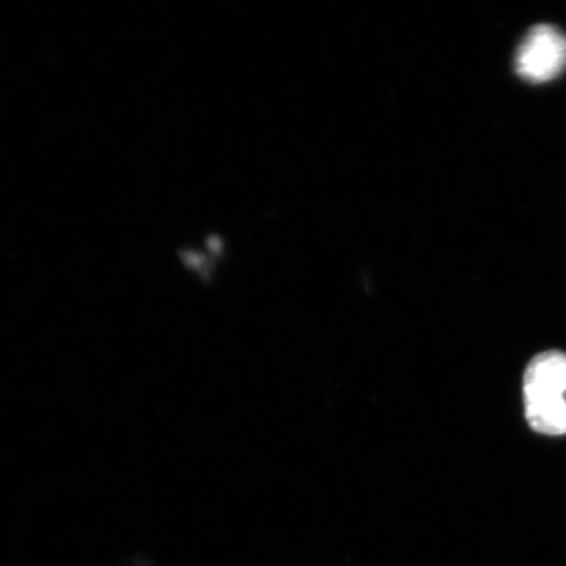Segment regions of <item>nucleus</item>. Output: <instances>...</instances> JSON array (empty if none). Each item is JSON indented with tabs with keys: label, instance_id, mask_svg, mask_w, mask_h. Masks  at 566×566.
I'll list each match as a JSON object with an SVG mask.
<instances>
[{
	"label": "nucleus",
	"instance_id": "1",
	"mask_svg": "<svg viewBox=\"0 0 566 566\" xmlns=\"http://www.w3.org/2000/svg\"><path fill=\"white\" fill-rule=\"evenodd\" d=\"M516 73L531 84L556 80L566 70V35L549 24L532 28L520 44Z\"/></svg>",
	"mask_w": 566,
	"mask_h": 566
},
{
	"label": "nucleus",
	"instance_id": "2",
	"mask_svg": "<svg viewBox=\"0 0 566 566\" xmlns=\"http://www.w3.org/2000/svg\"><path fill=\"white\" fill-rule=\"evenodd\" d=\"M566 394V354L546 352L528 363L524 374V401L560 398Z\"/></svg>",
	"mask_w": 566,
	"mask_h": 566
},
{
	"label": "nucleus",
	"instance_id": "3",
	"mask_svg": "<svg viewBox=\"0 0 566 566\" xmlns=\"http://www.w3.org/2000/svg\"><path fill=\"white\" fill-rule=\"evenodd\" d=\"M526 419L536 431L546 436L566 434V400L560 398H542L526 400Z\"/></svg>",
	"mask_w": 566,
	"mask_h": 566
}]
</instances>
